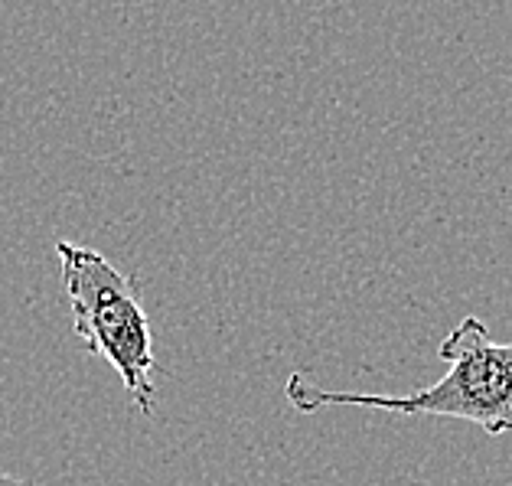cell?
<instances>
[{
    "mask_svg": "<svg viewBox=\"0 0 512 486\" xmlns=\"http://www.w3.org/2000/svg\"><path fill=\"white\" fill-rule=\"evenodd\" d=\"M437 356L444 379L411 395H366L323 389L307 372L287 376L284 395L301 415L323 408H379L395 415H437L483 428L490 438L512 434V343H496L480 317H464L447 333Z\"/></svg>",
    "mask_w": 512,
    "mask_h": 486,
    "instance_id": "obj_1",
    "label": "cell"
},
{
    "mask_svg": "<svg viewBox=\"0 0 512 486\" xmlns=\"http://www.w3.org/2000/svg\"><path fill=\"white\" fill-rule=\"evenodd\" d=\"M56 255L76 336L115 366L131 405L141 415H154V330L137 281L95 248L56 242Z\"/></svg>",
    "mask_w": 512,
    "mask_h": 486,
    "instance_id": "obj_2",
    "label": "cell"
},
{
    "mask_svg": "<svg viewBox=\"0 0 512 486\" xmlns=\"http://www.w3.org/2000/svg\"><path fill=\"white\" fill-rule=\"evenodd\" d=\"M0 486H36L33 480H20V477H10L7 470H0Z\"/></svg>",
    "mask_w": 512,
    "mask_h": 486,
    "instance_id": "obj_3",
    "label": "cell"
}]
</instances>
